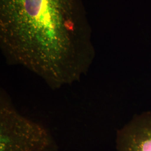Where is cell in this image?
<instances>
[{"label": "cell", "instance_id": "cell-3", "mask_svg": "<svg viewBox=\"0 0 151 151\" xmlns=\"http://www.w3.org/2000/svg\"><path fill=\"white\" fill-rule=\"evenodd\" d=\"M117 151H151V111L136 115L118 131Z\"/></svg>", "mask_w": 151, "mask_h": 151}, {"label": "cell", "instance_id": "cell-1", "mask_svg": "<svg viewBox=\"0 0 151 151\" xmlns=\"http://www.w3.org/2000/svg\"><path fill=\"white\" fill-rule=\"evenodd\" d=\"M83 0H0V48L56 90L79 81L95 57Z\"/></svg>", "mask_w": 151, "mask_h": 151}, {"label": "cell", "instance_id": "cell-2", "mask_svg": "<svg viewBox=\"0 0 151 151\" xmlns=\"http://www.w3.org/2000/svg\"><path fill=\"white\" fill-rule=\"evenodd\" d=\"M0 151H58L45 126L20 113L4 88L0 91Z\"/></svg>", "mask_w": 151, "mask_h": 151}]
</instances>
